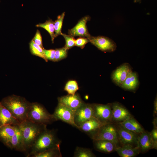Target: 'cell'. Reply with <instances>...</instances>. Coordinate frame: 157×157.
<instances>
[{
    "mask_svg": "<svg viewBox=\"0 0 157 157\" xmlns=\"http://www.w3.org/2000/svg\"><path fill=\"white\" fill-rule=\"evenodd\" d=\"M1 102L20 123L27 119L31 103L25 98L13 95L4 98Z\"/></svg>",
    "mask_w": 157,
    "mask_h": 157,
    "instance_id": "obj_1",
    "label": "cell"
},
{
    "mask_svg": "<svg viewBox=\"0 0 157 157\" xmlns=\"http://www.w3.org/2000/svg\"><path fill=\"white\" fill-rule=\"evenodd\" d=\"M61 142L57 137L54 130L46 129L39 135L31 147L27 157L47 150L60 148Z\"/></svg>",
    "mask_w": 157,
    "mask_h": 157,
    "instance_id": "obj_2",
    "label": "cell"
},
{
    "mask_svg": "<svg viewBox=\"0 0 157 157\" xmlns=\"http://www.w3.org/2000/svg\"><path fill=\"white\" fill-rule=\"evenodd\" d=\"M47 125L35 123L26 119L17 125L25 147L26 152L29 151L40 133L47 129Z\"/></svg>",
    "mask_w": 157,
    "mask_h": 157,
    "instance_id": "obj_3",
    "label": "cell"
},
{
    "mask_svg": "<svg viewBox=\"0 0 157 157\" xmlns=\"http://www.w3.org/2000/svg\"><path fill=\"white\" fill-rule=\"evenodd\" d=\"M27 119L35 123L46 125L56 121L53 114L49 113L43 106L36 102L31 103Z\"/></svg>",
    "mask_w": 157,
    "mask_h": 157,
    "instance_id": "obj_4",
    "label": "cell"
},
{
    "mask_svg": "<svg viewBox=\"0 0 157 157\" xmlns=\"http://www.w3.org/2000/svg\"><path fill=\"white\" fill-rule=\"evenodd\" d=\"M91 138L93 140L109 141L117 145L119 141L117 129L110 123L103 125Z\"/></svg>",
    "mask_w": 157,
    "mask_h": 157,
    "instance_id": "obj_5",
    "label": "cell"
},
{
    "mask_svg": "<svg viewBox=\"0 0 157 157\" xmlns=\"http://www.w3.org/2000/svg\"><path fill=\"white\" fill-rule=\"evenodd\" d=\"M94 116L93 104L84 102L74 112V121L77 128Z\"/></svg>",
    "mask_w": 157,
    "mask_h": 157,
    "instance_id": "obj_6",
    "label": "cell"
},
{
    "mask_svg": "<svg viewBox=\"0 0 157 157\" xmlns=\"http://www.w3.org/2000/svg\"><path fill=\"white\" fill-rule=\"evenodd\" d=\"M94 116L104 124L112 120L111 104H93Z\"/></svg>",
    "mask_w": 157,
    "mask_h": 157,
    "instance_id": "obj_7",
    "label": "cell"
},
{
    "mask_svg": "<svg viewBox=\"0 0 157 157\" xmlns=\"http://www.w3.org/2000/svg\"><path fill=\"white\" fill-rule=\"evenodd\" d=\"M53 114L56 121L60 120L77 128L74 121V112L68 107L58 103Z\"/></svg>",
    "mask_w": 157,
    "mask_h": 157,
    "instance_id": "obj_8",
    "label": "cell"
},
{
    "mask_svg": "<svg viewBox=\"0 0 157 157\" xmlns=\"http://www.w3.org/2000/svg\"><path fill=\"white\" fill-rule=\"evenodd\" d=\"M88 39L90 42L101 51L112 52L116 49V43L108 37L101 36L96 37L91 36Z\"/></svg>",
    "mask_w": 157,
    "mask_h": 157,
    "instance_id": "obj_9",
    "label": "cell"
},
{
    "mask_svg": "<svg viewBox=\"0 0 157 157\" xmlns=\"http://www.w3.org/2000/svg\"><path fill=\"white\" fill-rule=\"evenodd\" d=\"M90 19L89 15L82 18L73 28L68 30V34L74 37L79 36L89 39L91 35L88 31L86 24Z\"/></svg>",
    "mask_w": 157,
    "mask_h": 157,
    "instance_id": "obj_10",
    "label": "cell"
},
{
    "mask_svg": "<svg viewBox=\"0 0 157 157\" xmlns=\"http://www.w3.org/2000/svg\"><path fill=\"white\" fill-rule=\"evenodd\" d=\"M119 141L123 145L135 144L138 146V136L137 134L119 126L117 129Z\"/></svg>",
    "mask_w": 157,
    "mask_h": 157,
    "instance_id": "obj_11",
    "label": "cell"
},
{
    "mask_svg": "<svg viewBox=\"0 0 157 157\" xmlns=\"http://www.w3.org/2000/svg\"><path fill=\"white\" fill-rule=\"evenodd\" d=\"M132 72L130 65L127 63H124L117 67L113 72L111 76L112 79L117 85L120 86Z\"/></svg>",
    "mask_w": 157,
    "mask_h": 157,
    "instance_id": "obj_12",
    "label": "cell"
},
{
    "mask_svg": "<svg viewBox=\"0 0 157 157\" xmlns=\"http://www.w3.org/2000/svg\"><path fill=\"white\" fill-rule=\"evenodd\" d=\"M58 103L62 104L75 112L84 102L77 94H68L58 98Z\"/></svg>",
    "mask_w": 157,
    "mask_h": 157,
    "instance_id": "obj_13",
    "label": "cell"
},
{
    "mask_svg": "<svg viewBox=\"0 0 157 157\" xmlns=\"http://www.w3.org/2000/svg\"><path fill=\"white\" fill-rule=\"evenodd\" d=\"M111 106L112 120L119 123L132 117L129 111L119 103H113Z\"/></svg>",
    "mask_w": 157,
    "mask_h": 157,
    "instance_id": "obj_14",
    "label": "cell"
},
{
    "mask_svg": "<svg viewBox=\"0 0 157 157\" xmlns=\"http://www.w3.org/2000/svg\"><path fill=\"white\" fill-rule=\"evenodd\" d=\"M103 125L97 119L93 117L83 123L78 129L91 137Z\"/></svg>",
    "mask_w": 157,
    "mask_h": 157,
    "instance_id": "obj_15",
    "label": "cell"
},
{
    "mask_svg": "<svg viewBox=\"0 0 157 157\" xmlns=\"http://www.w3.org/2000/svg\"><path fill=\"white\" fill-rule=\"evenodd\" d=\"M20 123L0 102V128L8 125L17 126Z\"/></svg>",
    "mask_w": 157,
    "mask_h": 157,
    "instance_id": "obj_16",
    "label": "cell"
},
{
    "mask_svg": "<svg viewBox=\"0 0 157 157\" xmlns=\"http://www.w3.org/2000/svg\"><path fill=\"white\" fill-rule=\"evenodd\" d=\"M17 126L8 125L0 128V140L8 148L12 138L16 132Z\"/></svg>",
    "mask_w": 157,
    "mask_h": 157,
    "instance_id": "obj_17",
    "label": "cell"
},
{
    "mask_svg": "<svg viewBox=\"0 0 157 157\" xmlns=\"http://www.w3.org/2000/svg\"><path fill=\"white\" fill-rule=\"evenodd\" d=\"M138 139V146L140 150L145 152L154 148V143L150 133L144 131L140 134Z\"/></svg>",
    "mask_w": 157,
    "mask_h": 157,
    "instance_id": "obj_18",
    "label": "cell"
},
{
    "mask_svg": "<svg viewBox=\"0 0 157 157\" xmlns=\"http://www.w3.org/2000/svg\"><path fill=\"white\" fill-rule=\"evenodd\" d=\"M118 123L120 126L137 134H140L144 131L140 124L132 117Z\"/></svg>",
    "mask_w": 157,
    "mask_h": 157,
    "instance_id": "obj_19",
    "label": "cell"
},
{
    "mask_svg": "<svg viewBox=\"0 0 157 157\" xmlns=\"http://www.w3.org/2000/svg\"><path fill=\"white\" fill-rule=\"evenodd\" d=\"M94 147L99 151L110 153L115 151L117 145L111 141L104 140H93Z\"/></svg>",
    "mask_w": 157,
    "mask_h": 157,
    "instance_id": "obj_20",
    "label": "cell"
},
{
    "mask_svg": "<svg viewBox=\"0 0 157 157\" xmlns=\"http://www.w3.org/2000/svg\"><path fill=\"white\" fill-rule=\"evenodd\" d=\"M9 148L22 152H26L20 131L17 126L15 133L12 138Z\"/></svg>",
    "mask_w": 157,
    "mask_h": 157,
    "instance_id": "obj_21",
    "label": "cell"
},
{
    "mask_svg": "<svg viewBox=\"0 0 157 157\" xmlns=\"http://www.w3.org/2000/svg\"><path fill=\"white\" fill-rule=\"evenodd\" d=\"M115 151L121 157H133L139 153L140 149L138 146L133 147L131 145L126 144L117 147Z\"/></svg>",
    "mask_w": 157,
    "mask_h": 157,
    "instance_id": "obj_22",
    "label": "cell"
},
{
    "mask_svg": "<svg viewBox=\"0 0 157 157\" xmlns=\"http://www.w3.org/2000/svg\"><path fill=\"white\" fill-rule=\"evenodd\" d=\"M139 81L137 74L132 71L130 73L120 86L129 90H135L138 85Z\"/></svg>",
    "mask_w": 157,
    "mask_h": 157,
    "instance_id": "obj_23",
    "label": "cell"
},
{
    "mask_svg": "<svg viewBox=\"0 0 157 157\" xmlns=\"http://www.w3.org/2000/svg\"><path fill=\"white\" fill-rule=\"evenodd\" d=\"M62 155L60 148L56 147L50 149L42 152L32 155L33 157H60Z\"/></svg>",
    "mask_w": 157,
    "mask_h": 157,
    "instance_id": "obj_24",
    "label": "cell"
},
{
    "mask_svg": "<svg viewBox=\"0 0 157 157\" xmlns=\"http://www.w3.org/2000/svg\"><path fill=\"white\" fill-rule=\"evenodd\" d=\"M54 22L51 19L47 20L44 23H40L36 25L38 27H40L46 30L50 35L53 43L56 38L54 26Z\"/></svg>",
    "mask_w": 157,
    "mask_h": 157,
    "instance_id": "obj_25",
    "label": "cell"
},
{
    "mask_svg": "<svg viewBox=\"0 0 157 157\" xmlns=\"http://www.w3.org/2000/svg\"><path fill=\"white\" fill-rule=\"evenodd\" d=\"M29 47L32 54L42 58L46 62H47L48 60L46 58L44 53V49L35 44L32 40L29 43Z\"/></svg>",
    "mask_w": 157,
    "mask_h": 157,
    "instance_id": "obj_26",
    "label": "cell"
},
{
    "mask_svg": "<svg viewBox=\"0 0 157 157\" xmlns=\"http://www.w3.org/2000/svg\"><path fill=\"white\" fill-rule=\"evenodd\" d=\"M74 157H94L95 156L88 148L77 147L74 153Z\"/></svg>",
    "mask_w": 157,
    "mask_h": 157,
    "instance_id": "obj_27",
    "label": "cell"
},
{
    "mask_svg": "<svg viewBox=\"0 0 157 157\" xmlns=\"http://www.w3.org/2000/svg\"><path fill=\"white\" fill-rule=\"evenodd\" d=\"M65 14V12H63L61 15H58L57 19L54 22V30L56 38L61 35L62 33L61 30Z\"/></svg>",
    "mask_w": 157,
    "mask_h": 157,
    "instance_id": "obj_28",
    "label": "cell"
},
{
    "mask_svg": "<svg viewBox=\"0 0 157 157\" xmlns=\"http://www.w3.org/2000/svg\"><path fill=\"white\" fill-rule=\"evenodd\" d=\"M79 88L77 82L75 80H69L66 83L64 90L68 94L74 95L78 90Z\"/></svg>",
    "mask_w": 157,
    "mask_h": 157,
    "instance_id": "obj_29",
    "label": "cell"
},
{
    "mask_svg": "<svg viewBox=\"0 0 157 157\" xmlns=\"http://www.w3.org/2000/svg\"><path fill=\"white\" fill-rule=\"evenodd\" d=\"M68 49L65 47L55 49V55L54 61H57L63 59L67 56Z\"/></svg>",
    "mask_w": 157,
    "mask_h": 157,
    "instance_id": "obj_30",
    "label": "cell"
},
{
    "mask_svg": "<svg viewBox=\"0 0 157 157\" xmlns=\"http://www.w3.org/2000/svg\"><path fill=\"white\" fill-rule=\"evenodd\" d=\"M61 35L65 39V44L64 47L67 49L68 50L75 46V40L74 37L63 33Z\"/></svg>",
    "mask_w": 157,
    "mask_h": 157,
    "instance_id": "obj_31",
    "label": "cell"
},
{
    "mask_svg": "<svg viewBox=\"0 0 157 157\" xmlns=\"http://www.w3.org/2000/svg\"><path fill=\"white\" fill-rule=\"evenodd\" d=\"M157 119L154 120V128L150 133L151 136L154 143V149H157Z\"/></svg>",
    "mask_w": 157,
    "mask_h": 157,
    "instance_id": "obj_32",
    "label": "cell"
},
{
    "mask_svg": "<svg viewBox=\"0 0 157 157\" xmlns=\"http://www.w3.org/2000/svg\"><path fill=\"white\" fill-rule=\"evenodd\" d=\"M89 42V39L86 38L80 37L75 40V46L83 49L85 45Z\"/></svg>",
    "mask_w": 157,
    "mask_h": 157,
    "instance_id": "obj_33",
    "label": "cell"
},
{
    "mask_svg": "<svg viewBox=\"0 0 157 157\" xmlns=\"http://www.w3.org/2000/svg\"><path fill=\"white\" fill-rule=\"evenodd\" d=\"M43 51L44 56L47 60L54 61L55 50L53 49L47 50L44 49Z\"/></svg>",
    "mask_w": 157,
    "mask_h": 157,
    "instance_id": "obj_34",
    "label": "cell"
},
{
    "mask_svg": "<svg viewBox=\"0 0 157 157\" xmlns=\"http://www.w3.org/2000/svg\"><path fill=\"white\" fill-rule=\"evenodd\" d=\"M32 40L35 44L44 49L42 45V37L40 32L38 30H37L35 35Z\"/></svg>",
    "mask_w": 157,
    "mask_h": 157,
    "instance_id": "obj_35",
    "label": "cell"
},
{
    "mask_svg": "<svg viewBox=\"0 0 157 157\" xmlns=\"http://www.w3.org/2000/svg\"><path fill=\"white\" fill-rule=\"evenodd\" d=\"M154 113L155 114L157 113V99L156 97L154 103Z\"/></svg>",
    "mask_w": 157,
    "mask_h": 157,
    "instance_id": "obj_36",
    "label": "cell"
},
{
    "mask_svg": "<svg viewBox=\"0 0 157 157\" xmlns=\"http://www.w3.org/2000/svg\"><path fill=\"white\" fill-rule=\"evenodd\" d=\"M134 3L139 2L140 3L141 2V0H134Z\"/></svg>",
    "mask_w": 157,
    "mask_h": 157,
    "instance_id": "obj_37",
    "label": "cell"
},
{
    "mask_svg": "<svg viewBox=\"0 0 157 157\" xmlns=\"http://www.w3.org/2000/svg\"></svg>",
    "mask_w": 157,
    "mask_h": 157,
    "instance_id": "obj_38",
    "label": "cell"
}]
</instances>
